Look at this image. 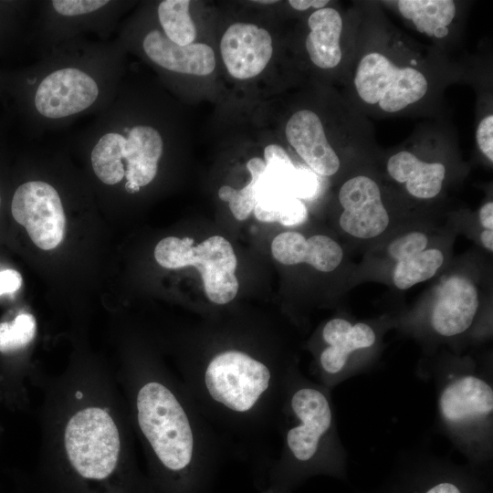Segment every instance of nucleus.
Instances as JSON below:
<instances>
[{"label": "nucleus", "mask_w": 493, "mask_h": 493, "mask_svg": "<svg viewBox=\"0 0 493 493\" xmlns=\"http://www.w3.org/2000/svg\"><path fill=\"white\" fill-rule=\"evenodd\" d=\"M124 55L118 38L64 42L29 66L4 70V98L28 135L63 129L112 102Z\"/></svg>", "instance_id": "nucleus-1"}, {"label": "nucleus", "mask_w": 493, "mask_h": 493, "mask_svg": "<svg viewBox=\"0 0 493 493\" xmlns=\"http://www.w3.org/2000/svg\"><path fill=\"white\" fill-rule=\"evenodd\" d=\"M69 143L99 183L112 188L122 184L126 194H136L157 176L166 142L159 127L137 117L124 76L112 102Z\"/></svg>", "instance_id": "nucleus-2"}, {"label": "nucleus", "mask_w": 493, "mask_h": 493, "mask_svg": "<svg viewBox=\"0 0 493 493\" xmlns=\"http://www.w3.org/2000/svg\"><path fill=\"white\" fill-rule=\"evenodd\" d=\"M418 374L434 384L436 425L469 464L493 458V373L468 357L441 355L423 362Z\"/></svg>", "instance_id": "nucleus-3"}, {"label": "nucleus", "mask_w": 493, "mask_h": 493, "mask_svg": "<svg viewBox=\"0 0 493 493\" xmlns=\"http://www.w3.org/2000/svg\"><path fill=\"white\" fill-rule=\"evenodd\" d=\"M278 430L280 455L274 467L283 480L315 472H342L347 450L338 432L331 391L301 375L289 380Z\"/></svg>", "instance_id": "nucleus-4"}, {"label": "nucleus", "mask_w": 493, "mask_h": 493, "mask_svg": "<svg viewBox=\"0 0 493 493\" xmlns=\"http://www.w3.org/2000/svg\"><path fill=\"white\" fill-rule=\"evenodd\" d=\"M138 425L167 469L196 473L219 452L216 435L196 405H184L165 384L144 383L136 398Z\"/></svg>", "instance_id": "nucleus-5"}, {"label": "nucleus", "mask_w": 493, "mask_h": 493, "mask_svg": "<svg viewBox=\"0 0 493 493\" xmlns=\"http://www.w3.org/2000/svg\"><path fill=\"white\" fill-rule=\"evenodd\" d=\"M129 4L120 0H38L29 47L40 58L57 46L88 34L110 40Z\"/></svg>", "instance_id": "nucleus-6"}, {"label": "nucleus", "mask_w": 493, "mask_h": 493, "mask_svg": "<svg viewBox=\"0 0 493 493\" xmlns=\"http://www.w3.org/2000/svg\"><path fill=\"white\" fill-rule=\"evenodd\" d=\"M154 257L168 269L195 267L207 298L215 304H226L237 294L236 257L232 245L223 236H210L197 246L190 237L168 236L156 245Z\"/></svg>", "instance_id": "nucleus-7"}, {"label": "nucleus", "mask_w": 493, "mask_h": 493, "mask_svg": "<svg viewBox=\"0 0 493 493\" xmlns=\"http://www.w3.org/2000/svg\"><path fill=\"white\" fill-rule=\"evenodd\" d=\"M320 338L324 346L317 356L313 381L330 391L373 363L378 342L373 325L334 318L324 324Z\"/></svg>", "instance_id": "nucleus-8"}, {"label": "nucleus", "mask_w": 493, "mask_h": 493, "mask_svg": "<svg viewBox=\"0 0 493 493\" xmlns=\"http://www.w3.org/2000/svg\"><path fill=\"white\" fill-rule=\"evenodd\" d=\"M120 445L115 423L100 408L78 412L66 426L65 446L69 461L84 477H108L117 464Z\"/></svg>", "instance_id": "nucleus-9"}, {"label": "nucleus", "mask_w": 493, "mask_h": 493, "mask_svg": "<svg viewBox=\"0 0 493 493\" xmlns=\"http://www.w3.org/2000/svg\"><path fill=\"white\" fill-rule=\"evenodd\" d=\"M8 203L11 217L25 228L37 247L50 250L62 242L66 215L56 185L41 178L17 180Z\"/></svg>", "instance_id": "nucleus-10"}, {"label": "nucleus", "mask_w": 493, "mask_h": 493, "mask_svg": "<svg viewBox=\"0 0 493 493\" xmlns=\"http://www.w3.org/2000/svg\"><path fill=\"white\" fill-rule=\"evenodd\" d=\"M354 86L368 104H378L385 112L400 111L421 100L428 89L423 73L410 67H397L384 55L372 52L358 64Z\"/></svg>", "instance_id": "nucleus-11"}, {"label": "nucleus", "mask_w": 493, "mask_h": 493, "mask_svg": "<svg viewBox=\"0 0 493 493\" xmlns=\"http://www.w3.org/2000/svg\"><path fill=\"white\" fill-rule=\"evenodd\" d=\"M339 201L343 208L339 222L349 235L362 239L373 238L389 225L377 183L358 175L346 181L340 189Z\"/></svg>", "instance_id": "nucleus-12"}, {"label": "nucleus", "mask_w": 493, "mask_h": 493, "mask_svg": "<svg viewBox=\"0 0 493 493\" xmlns=\"http://www.w3.org/2000/svg\"><path fill=\"white\" fill-rule=\"evenodd\" d=\"M478 306L474 283L464 276H452L438 289L428 315V329L445 340L465 335L475 324Z\"/></svg>", "instance_id": "nucleus-13"}, {"label": "nucleus", "mask_w": 493, "mask_h": 493, "mask_svg": "<svg viewBox=\"0 0 493 493\" xmlns=\"http://www.w3.org/2000/svg\"><path fill=\"white\" fill-rule=\"evenodd\" d=\"M220 51L230 75L247 79L261 73L269 62L272 39L266 29L257 25L235 23L223 34Z\"/></svg>", "instance_id": "nucleus-14"}, {"label": "nucleus", "mask_w": 493, "mask_h": 493, "mask_svg": "<svg viewBox=\"0 0 493 493\" xmlns=\"http://www.w3.org/2000/svg\"><path fill=\"white\" fill-rule=\"evenodd\" d=\"M140 47L149 61L167 72L206 76L215 67L213 48L204 43L180 46L168 39L160 28L142 32Z\"/></svg>", "instance_id": "nucleus-15"}, {"label": "nucleus", "mask_w": 493, "mask_h": 493, "mask_svg": "<svg viewBox=\"0 0 493 493\" xmlns=\"http://www.w3.org/2000/svg\"><path fill=\"white\" fill-rule=\"evenodd\" d=\"M286 138L313 173L330 176L340 168V159L329 143L319 116L309 110L295 112L285 129Z\"/></svg>", "instance_id": "nucleus-16"}, {"label": "nucleus", "mask_w": 493, "mask_h": 493, "mask_svg": "<svg viewBox=\"0 0 493 493\" xmlns=\"http://www.w3.org/2000/svg\"><path fill=\"white\" fill-rule=\"evenodd\" d=\"M271 253L287 266L307 263L321 272H330L341 264L343 251L332 238L315 235L309 238L295 231L278 235L272 241Z\"/></svg>", "instance_id": "nucleus-17"}, {"label": "nucleus", "mask_w": 493, "mask_h": 493, "mask_svg": "<svg viewBox=\"0 0 493 493\" xmlns=\"http://www.w3.org/2000/svg\"><path fill=\"white\" fill-rule=\"evenodd\" d=\"M387 172L393 180L404 184L411 195L431 199L442 189L446 168L440 163H425L412 152L402 151L389 158Z\"/></svg>", "instance_id": "nucleus-18"}, {"label": "nucleus", "mask_w": 493, "mask_h": 493, "mask_svg": "<svg viewBox=\"0 0 493 493\" xmlns=\"http://www.w3.org/2000/svg\"><path fill=\"white\" fill-rule=\"evenodd\" d=\"M308 26L310 31L305 45L310 60L323 69L335 68L342 55L340 47L342 18L340 13L330 7L318 9L309 16Z\"/></svg>", "instance_id": "nucleus-19"}, {"label": "nucleus", "mask_w": 493, "mask_h": 493, "mask_svg": "<svg viewBox=\"0 0 493 493\" xmlns=\"http://www.w3.org/2000/svg\"><path fill=\"white\" fill-rule=\"evenodd\" d=\"M37 1L0 0V56L29 47Z\"/></svg>", "instance_id": "nucleus-20"}, {"label": "nucleus", "mask_w": 493, "mask_h": 493, "mask_svg": "<svg viewBox=\"0 0 493 493\" xmlns=\"http://www.w3.org/2000/svg\"><path fill=\"white\" fill-rule=\"evenodd\" d=\"M397 5L402 16L411 20L420 33L437 38L447 35V26L456 16L451 0H400Z\"/></svg>", "instance_id": "nucleus-21"}, {"label": "nucleus", "mask_w": 493, "mask_h": 493, "mask_svg": "<svg viewBox=\"0 0 493 493\" xmlns=\"http://www.w3.org/2000/svg\"><path fill=\"white\" fill-rule=\"evenodd\" d=\"M189 0H163L156 8L157 20L164 36L180 46L192 44L196 37L190 16Z\"/></svg>", "instance_id": "nucleus-22"}, {"label": "nucleus", "mask_w": 493, "mask_h": 493, "mask_svg": "<svg viewBox=\"0 0 493 493\" xmlns=\"http://www.w3.org/2000/svg\"><path fill=\"white\" fill-rule=\"evenodd\" d=\"M444 263V255L437 248L425 249L409 258L396 262L393 282L399 289H408L431 278Z\"/></svg>", "instance_id": "nucleus-23"}, {"label": "nucleus", "mask_w": 493, "mask_h": 493, "mask_svg": "<svg viewBox=\"0 0 493 493\" xmlns=\"http://www.w3.org/2000/svg\"><path fill=\"white\" fill-rule=\"evenodd\" d=\"M250 172L251 181L242 189L236 190L228 185H223L218 190V196L227 202L236 219L239 221L248 218L256 205L255 184L266 168L264 161L254 157L246 163Z\"/></svg>", "instance_id": "nucleus-24"}, {"label": "nucleus", "mask_w": 493, "mask_h": 493, "mask_svg": "<svg viewBox=\"0 0 493 493\" xmlns=\"http://www.w3.org/2000/svg\"><path fill=\"white\" fill-rule=\"evenodd\" d=\"M466 473L461 467L455 466L449 459L432 455L428 485L421 493H465L462 477Z\"/></svg>", "instance_id": "nucleus-25"}, {"label": "nucleus", "mask_w": 493, "mask_h": 493, "mask_svg": "<svg viewBox=\"0 0 493 493\" xmlns=\"http://www.w3.org/2000/svg\"><path fill=\"white\" fill-rule=\"evenodd\" d=\"M36 328L35 317L26 312L11 321L0 322V352L10 353L25 348L34 339Z\"/></svg>", "instance_id": "nucleus-26"}, {"label": "nucleus", "mask_w": 493, "mask_h": 493, "mask_svg": "<svg viewBox=\"0 0 493 493\" xmlns=\"http://www.w3.org/2000/svg\"><path fill=\"white\" fill-rule=\"evenodd\" d=\"M256 218L265 223H279L284 226H296L308 218V210L304 203L289 196L267 210H253Z\"/></svg>", "instance_id": "nucleus-27"}, {"label": "nucleus", "mask_w": 493, "mask_h": 493, "mask_svg": "<svg viewBox=\"0 0 493 493\" xmlns=\"http://www.w3.org/2000/svg\"><path fill=\"white\" fill-rule=\"evenodd\" d=\"M427 244L428 238L425 234L414 231L392 241L387 251L389 256L398 262L425 250Z\"/></svg>", "instance_id": "nucleus-28"}, {"label": "nucleus", "mask_w": 493, "mask_h": 493, "mask_svg": "<svg viewBox=\"0 0 493 493\" xmlns=\"http://www.w3.org/2000/svg\"><path fill=\"white\" fill-rule=\"evenodd\" d=\"M319 180L316 174L308 169H297L292 182L291 193L298 199L313 198L319 190Z\"/></svg>", "instance_id": "nucleus-29"}, {"label": "nucleus", "mask_w": 493, "mask_h": 493, "mask_svg": "<svg viewBox=\"0 0 493 493\" xmlns=\"http://www.w3.org/2000/svg\"><path fill=\"white\" fill-rule=\"evenodd\" d=\"M476 140L480 151L493 163V115L485 117L478 124Z\"/></svg>", "instance_id": "nucleus-30"}, {"label": "nucleus", "mask_w": 493, "mask_h": 493, "mask_svg": "<svg viewBox=\"0 0 493 493\" xmlns=\"http://www.w3.org/2000/svg\"><path fill=\"white\" fill-rule=\"evenodd\" d=\"M23 278L21 274L11 267L0 269V298L11 296L21 288Z\"/></svg>", "instance_id": "nucleus-31"}, {"label": "nucleus", "mask_w": 493, "mask_h": 493, "mask_svg": "<svg viewBox=\"0 0 493 493\" xmlns=\"http://www.w3.org/2000/svg\"><path fill=\"white\" fill-rule=\"evenodd\" d=\"M479 222L485 229L493 230V203H486L479 210Z\"/></svg>", "instance_id": "nucleus-32"}, {"label": "nucleus", "mask_w": 493, "mask_h": 493, "mask_svg": "<svg viewBox=\"0 0 493 493\" xmlns=\"http://www.w3.org/2000/svg\"><path fill=\"white\" fill-rule=\"evenodd\" d=\"M329 3L328 0H290L288 4L296 10L304 11L309 7L323 8Z\"/></svg>", "instance_id": "nucleus-33"}, {"label": "nucleus", "mask_w": 493, "mask_h": 493, "mask_svg": "<svg viewBox=\"0 0 493 493\" xmlns=\"http://www.w3.org/2000/svg\"><path fill=\"white\" fill-rule=\"evenodd\" d=\"M480 240L483 244V246L489 250L490 252L493 251V231L485 229L480 234Z\"/></svg>", "instance_id": "nucleus-34"}, {"label": "nucleus", "mask_w": 493, "mask_h": 493, "mask_svg": "<svg viewBox=\"0 0 493 493\" xmlns=\"http://www.w3.org/2000/svg\"><path fill=\"white\" fill-rule=\"evenodd\" d=\"M3 143H4V141H3V137H2V134H1V131H0V163H1V160L3 159L2 157V154H3ZM1 179H0V212L1 210L3 209V205H4V203H5V184H1Z\"/></svg>", "instance_id": "nucleus-35"}, {"label": "nucleus", "mask_w": 493, "mask_h": 493, "mask_svg": "<svg viewBox=\"0 0 493 493\" xmlns=\"http://www.w3.org/2000/svg\"><path fill=\"white\" fill-rule=\"evenodd\" d=\"M0 99H4V70L0 69Z\"/></svg>", "instance_id": "nucleus-36"}, {"label": "nucleus", "mask_w": 493, "mask_h": 493, "mask_svg": "<svg viewBox=\"0 0 493 493\" xmlns=\"http://www.w3.org/2000/svg\"><path fill=\"white\" fill-rule=\"evenodd\" d=\"M256 3H260V4H272V3H276L277 1L275 0H267V1H263V0H259V1H255Z\"/></svg>", "instance_id": "nucleus-37"}, {"label": "nucleus", "mask_w": 493, "mask_h": 493, "mask_svg": "<svg viewBox=\"0 0 493 493\" xmlns=\"http://www.w3.org/2000/svg\"><path fill=\"white\" fill-rule=\"evenodd\" d=\"M76 396H78V398H81L82 394H81L80 392H78L77 394H76Z\"/></svg>", "instance_id": "nucleus-38"}]
</instances>
